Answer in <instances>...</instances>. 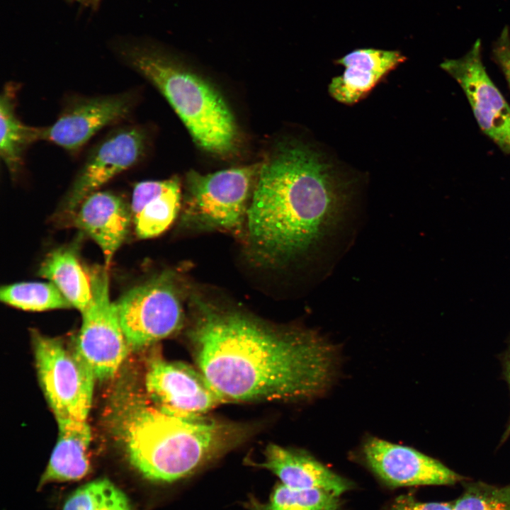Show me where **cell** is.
<instances>
[{"label": "cell", "mask_w": 510, "mask_h": 510, "mask_svg": "<svg viewBox=\"0 0 510 510\" xmlns=\"http://www.w3.org/2000/svg\"><path fill=\"white\" fill-rule=\"evenodd\" d=\"M194 305L195 358L225 401L305 400L332 385L335 347L312 331L273 328L198 298Z\"/></svg>", "instance_id": "cell-1"}, {"label": "cell", "mask_w": 510, "mask_h": 510, "mask_svg": "<svg viewBox=\"0 0 510 510\" xmlns=\"http://www.w3.org/2000/svg\"><path fill=\"white\" fill-rule=\"evenodd\" d=\"M345 196L329 165L300 143H283L262 162L246 212L248 243L265 264L312 247L337 221Z\"/></svg>", "instance_id": "cell-2"}, {"label": "cell", "mask_w": 510, "mask_h": 510, "mask_svg": "<svg viewBox=\"0 0 510 510\" xmlns=\"http://www.w3.org/2000/svg\"><path fill=\"white\" fill-rule=\"evenodd\" d=\"M118 412V426L130 463L153 482L186 477L225 448L223 426L204 416L166 413L142 398L130 399Z\"/></svg>", "instance_id": "cell-3"}, {"label": "cell", "mask_w": 510, "mask_h": 510, "mask_svg": "<svg viewBox=\"0 0 510 510\" xmlns=\"http://www.w3.org/2000/svg\"><path fill=\"white\" fill-rule=\"evenodd\" d=\"M113 50L121 62L161 93L198 146L218 155L234 150L238 137L234 117L212 85L155 43L123 40Z\"/></svg>", "instance_id": "cell-4"}, {"label": "cell", "mask_w": 510, "mask_h": 510, "mask_svg": "<svg viewBox=\"0 0 510 510\" xmlns=\"http://www.w3.org/2000/svg\"><path fill=\"white\" fill-rule=\"evenodd\" d=\"M261 163L208 174L186 176L189 222L203 228L237 230L246 218L249 202Z\"/></svg>", "instance_id": "cell-5"}, {"label": "cell", "mask_w": 510, "mask_h": 510, "mask_svg": "<svg viewBox=\"0 0 510 510\" xmlns=\"http://www.w3.org/2000/svg\"><path fill=\"white\" fill-rule=\"evenodd\" d=\"M33 336L40 383L56 419L86 420L96 380L91 371L60 340L35 332Z\"/></svg>", "instance_id": "cell-6"}, {"label": "cell", "mask_w": 510, "mask_h": 510, "mask_svg": "<svg viewBox=\"0 0 510 510\" xmlns=\"http://www.w3.org/2000/svg\"><path fill=\"white\" fill-rule=\"evenodd\" d=\"M115 305L128 344L134 349L172 334L183 322L181 295L170 272L131 288Z\"/></svg>", "instance_id": "cell-7"}, {"label": "cell", "mask_w": 510, "mask_h": 510, "mask_svg": "<svg viewBox=\"0 0 510 510\" xmlns=\"http://www.w3.org/2000/svg\"><path fill=\"white\" fill-rule=\"evenodd\" d=\"M92 297L82 312L75 351L96 380L112 378L124 361L128 344L121 328L115 302L110 299L107 271L96 268L89 274Z\"/></svg>", "instance_id": "cell-8"}, {"label": "cell", "mask_w": 510, "mask_h": 510, "mask_svg": "<svg viewBox=\"0 0 510 510\" xmlns=\"http://www.w3.org/2000/svg\"><path fill=\"white\" fill-rule=\"evenodd\" d=\"M138 101L135 89L110 94L65 98L56 120L42 128V141L75 154L102 129L130 118Z\"/></svg>", "instance_id": "cell-9"}, {"label": "cell", "mask_w": 510, "mask_h": 510, "mask_svg": "<svg viewBox=\"0 0 510 510\" xmlns=\"http://www.w3.org/2000/svg\"><path fill=\"white\" fill-rule=\"evenodd\" d=\"M149 133L142 125L128 124L110 131L89 149L65 198L76 210L91 193L144 157Z\"/></svg>", "instance_id": "cell-10"}, {"label": "cell", "mask_w": 510, "mask_h": 510, "mask_svg": "<svg viewBox=\"0 0 510 510\" xmlns=\"http://www.w3.org/2000/svg\"><path fill=\"white\" fill-rule=\"evenodd\" d=\"M463 89L481 130L510 154V105L487 74L477 39L462 57L441 64Z\"/></svg>", "instance_id": "cell-11"}, {"label": "cell", "mask_w": 510, "mask_h": 510, "mask_svg": "<svg viewBox=\"0 0 510 510\" xmlns=\"http://www.w3.org/2000/svg\"><path fill=\"white\" fill-rule=\"evenodd\" d=\"M145 387L154 405L175 416H203L225 401L200 370L181 362L152 361Z\"/></svg>", "instance_id": "cell-12"}, {"label": "cell", "mask_w": 510, "mask_h": 510, "mask_svg": "<svg viewBox=\"0 0 510 510\" xmlns=\"http://www.w3.org/2000/svg\"><path fill=\"white\" fill-rule=\"evenodd\" d=\"M369 468L390 487L453 484L463 477L413 448L370 436L362 448Z\"/></svg>", "instance_id": "cell-13"}, {"label": "cell", "mask_w": 510, "mask_h": 510, "mask_svg": "<svg viewBox=\"0 0 510 510\" xmlns=\"http://www.w3.org/2000/svg\"><path fill=\"white\" fill-rule=\"evenodd\" d=\"M77 208L75 224L100 246L108 266L128 234L131 209L122 197L110 191L91 193Z\"/></svg>", "instance_id": "cell-14"}, {"label": "cell", "mask_w": 510, "mask_h": 510, "mask_svg": "<svg viewBox=\"0 0 510 510\" xmlns=\"http://www.w3.org/2000/svg\"><path fill=\"white\" fill-rule=\"evenodd\" d=\"M405 60V57L396 50L373 48L353 50L336 61L345 69L341 75L332 80L329 92L340 103H356Z\"/></svg>", "instance_id": "cell-15"}, {"label": "cell", "mask_w": 510, "mask_h": 510, "mask_svg": "<svg viewBox=\"0 0 510 510\" xmlns=\"http://www.w3.org/2000/svg\"><path fill=\"white\" fill-rule=\"evenodd\" d=\"M271 470L284 485L298 489H319L339 497L352 487L350 481L337 475L305 450L268 445L259 464Z\"/></svg>", "instance_id": "cell-16"}, {"label": "cell", "mask_w": 510, "mask_h": 510, "mask_svg": "<svg viewBox=\"0 0 510 510\" xmlns=\"http://www.w3.org/2000/svg\"><path fill=\"white\" fill-rule=\"evenodd\" d=\"M181 198L177 177L137 183L130 206L137 235L151 238L164 232L178 215Z\"/></svg>", "instance_id": "cell-17"}, {"label": "cell", "mask_w": 510, "mask_h": 510, "mask_svg": "<svg viewBox=\"0 0 510 510\" xmlns=\"http://www.w3.org/2000/svg\"><path fill=\"white\" fill-rule=\"evenodd\" d=\"M58 438L40 480L48 482L78 480L89 471L91 429L86 420L57 419Z\"/></svg>", "instance_id": "cell-18"}, {"label": "cell", "mask_w": 510, "mask_h": 510, "mask_svg": "<svg viewBox=\"0 0 510 510\" xmlns=\"http://www.w3.org/2000/svg\"><path fill=\"white\" fill-rule=\"evenodd\" d=\"M19 85L7 82L0 95V156L12 178L23 170L28 148L42 141V128L25 124L16 113Z\"/></svg>", "instance_id": "cell-19"}, {"label": "cell", "mask_w": 510, "mask_h": 510, "mask_svg": "<svg viewBox=\"0 0 510 510\" xmlns=\"http://www.w3.org/2000/svg\"><path fill=\"white\" fill-rule=\"evenodd\" d=\"M39 274L52 283L72 307L81 313L86 309L92 297L90 277L73 250L52 251L41 264Z\"/></svg>", "instance_id": "cell-20"}, {"label": "cell", "mask_w": 510, "mask_h": 510, "mask_svg": "<svg viewBox=\"0 0 510 510\" xmlns=\"http://www.w3.org/2000/svg\"><path fill=\"white\" fill-rule=\"evenodd\" d=\"M251 510H338L339 497L319 489H298L278 484L268 501L251 499Z\"/></svg>", "instance_id": "cell-21"}, {"label": "cell", "mask_w": 510, "mask_h": 510, "mask_svg": "<svg viewBox=\"0 0 510 510\" xmlns=\"http://www.w3.org/2000/svg\"><path fill=\"white\" fill-rule=\"evenodd\" d=\"M1 301L30 311H44L72 307L70 302L51 282H23L1 288Z\"/></svg>", "instance_id": "cell-22"}, {"label": "cell", "mask_w": 510, "mask_h": 510, "mask_svg": "<svg viewBox=\"0 0 510 510\" xmlns=\"http://www.w3.org/2000/svg\"><path fill=\"white\" fill-rule=\"evenodd\" d=\"M62 510H132L126 495L106 479L94 480L76 489Z\"/></svg>", "instance_id": "cell-23"}, {"label": "cell", "mask_w": 510, "mask_h": 510, "mask_svg": "<svg viewBox=\"0 0 510 510\" xmlns=\"http://www.w3.org/2000/svg\"><path fill=\"white\" fill-rule=\"evenodd\" d=\"M453 505V510H510V485L465 483L463 492Z\"/></svg>", "instance_id": "cell-24"}, {"label": "cell", "mask_w": 510, "mask_h": 510, "mask_svg": "<svg viewBox=\"0 0 510 510\" xmlns=\"http://www.w3.org/2000/svg\"><path fill=\"white\" fill-rule=\"evenodd\" d=\"M492 54L494 62L500 67L510 87V32L507 26L502 29L495 41Z\"/></svg>", "instance_id": "cell-25"}, {"label": "cell", "mask_w": 510, "mask_h": 510, "mask_svg": "<svg viewBox=\"0 0 510 510\" xmlns=\"http://www.w3.org/2000/svg\"><path fill=\"white\" fill-rule=\"evenodd\" d=\"M387 510H453L450 502H421L410 495L397 497Z\"/></svg>", "instance_id": "cell-26"}, {"label": "cell", "mask_w": 510, "mask_h": 510, "mask_svg": "<svg viewBox=\"0 0 510 510\" xmlns=\"http://www.w3.org/2000/svg\"><path fill=\"white\" fill-rule=\"evenodd\" d=\"M503 369H504V375L508 383L509 390H510V342H509V347L503 356ZM509 435H510V418H509V422L507 424V426L505 430V432H504V435L502 436V441H505V439Z\"/></svg>", "instance_id": "cell-27"}, {"label": "cell", "mask_w": 510, "mask_h": 510, "mask_svg": "<svg viewBox=\"0 0 510 510\" xmlns=\"http://www.w3.org/2000/svg\"><path fill=\"white\" fill-rule=\"evenodd\" d=\"M77 1H79L80 2H84V3H92V2H96L97 0H77Z\"/></svg>", "instance_id": "cell-28"}]
</instances>
